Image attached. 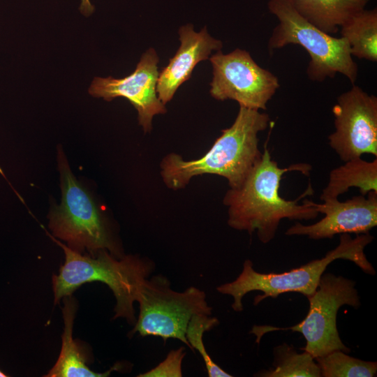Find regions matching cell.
Returning <instances> with one entry per match:
<instances>
[{
    "instance_id": "18",
    "label": "cell",
    "mask_w": 377,
    "mask_h": 377,
    "mask_svg": "<svg viewBox=\"0 0 377 377\" xmlns=\"http://www.w3.org/2000/svg\"><path fill=\"white\" fill-rule=\"evenodd\" d=\"M260 377H321L319 365L308 352L299 353L286 343L273 348V361L269 369L261 370Z\"/></svg>"
},
{
    "instance_id": "5",
    "label": "cell",
    "mask_w": 377,
    "mask_h": 377,
    "mask_svg": "<svg viewBox=\"0 0 377 377\" xmlns=\"http://www.w3.org/2000/svg\"><path fill=\"white\" fill-rule=\"evenodd\" d=\"M267 8L279 21L268 40L270 52L290 44L300 45L310 56L306 75L311 81L321 82L341 73L355 83L358 66L345 38L312 24L297 12L293 0H269Z\"/></svg>"
},
{
    "instance_id": "13",
    "label": "cell",
    "mask_w": 377,
    "mask_h": 377,
    "mask_svg": "<svg viewBox=\"0 0 377 377\" xmlns=\"http://www.w3.org/2000/svg\"><path fill=\"white\" fill-rule=\"evenodd\" d=\"M181 45L169 64L158 75L157 94L165 105L174 96L177 89L188 80L195 66L209 59L212 51H220L221 40L212 37L204 27L200 32L192 24L182 26L179 29Z\"/></svg>"
},
{
    "instance_id": "11",
    "label": "cell",
    "mask_w": 377,
    "mask_h": 377,
    "mask_svg": "<svg viewBox=\"0 0 377 377\" xmlns=\"http://www.w3.org/2000/svg\"><path fill=\"white\" fill-rule=\"evenodd\" d=\"M158 60L154 49L149 48L142 54L131 74L120 79L96 77L89 93L108 101L117 97L126 98L136 109L139 124L144 131L150 132L154 116L167 111L156 90Z\"/></svg>"
},
{
    "instance_id": "12",
    "label": "cell",
    "mask_w": 377,
    "mask_h": 377,
    "mask_svg": "<svg viewBox=\"0 0 377 377\" xmlns=\"http://www.w3.org/2000/svg\"><path fill=\"white\" fill-rule=\"evenodd\" d=\"M353 197L344 202L338 198L327 199L323 203L313 202L318 213L325 216L311 225L296 222L286 232V235H304L318 240L332 239L335 235L366 234L377 225V192Z\"/></svg>"
},
{
    "instance_id": "2",
    "label": "cell",
    "mask_w": 377,
    "mask_h": 377,
    "mask_svg": "<svg viewBox=\"0 0 377 377\" xmlns=\"http://www.w3.org/2000/svg\"><path fill=\"white\" fill-rule=\"evenodd\" d=\"M269 123L268 114L239 106L233 124L222 130L202 157L186 161L175 153L164 156L160 164L164 184L178 190L194 177L212 174L226 178L230 188H239L261 156L258 133Z\"/></svg>"
},
{
    "instance_id": "19",
    "label": "cell",
    "mask_w": 377,
    "mask_h": 377,
    "mask_svg": "<svg viewBox=\"0 0 377 377\" xmlns=\"http://www.w3.org/2000/svg\"><path fill=\"white\" fill-rule=\"evenodd\" d=\"M323 377H374L377 362L364 361L337 350L315 358Z\"/></svg>"
},
{
    "instance_id": "4",
    "label": "cell",
    "mask_w": 377,
    "mask_h": 377,
    "mask_svg": "<svg viewBox=\"0 0 377 377\" xmlns=\"http://www.w3.org/2000/svg\"><path fill=\"white\" fill-rule=\"evenodd\" d=\"M373 239L369 233L359 234L354 238L349 234H341L337 246L324 257L282 273L258 272L253 269L252 261L247 259L239 275L234 281L220 285L216 290L232 297L231 307L237 312L243 311L242 298L252 291L263 292V295L254 298V305L265 298H276L290 292L299 293L308 298L315 293L327 267L337 259L352 261L366 274L375 275L376 271L364 253L365 247Z\"/></svg>"
},
{
    "instance_id": "20",
    "label": "cell",
    "mask_w": 377,
    "mask_h": 377,
    "mask_svg": "<svg viewBox=\"0 0 377 377\" xmlns=\"http://www.w3.org/2000/svg\"><path fill=\"white\" fill-rule=\"evenodd\" d=\"M219 321L216 317L211 316L196 314L190 320L186 331V338L191 346V349L194 351L197 350L201 355L208 376L209 377H231L232 375L225 371L207 353L205 346L203 343L202 337L205 332L210 331L214 327L218 325Z\"/></svg>"
},
{
    "instance_id": "1",
    "label": "cell",
    "mask_w": 377,
    "mask_h": 377,
    "mask_svg": "<svg viewBox=\"0 0 377 377\" xmlns=\"http://www.w3.org/2000/svg\"><path fill=\"white\" fill-rule=\"evenodd\" d=\"M311 165L297 163L281 168L272 159L265 146L260 159L237 188H229L223 202L228 207V224L237 230L247 231L250 235L256 232L259 240L267 244L275 237L281 221L311 220L316 219L318 212L313 201L304 200L302 205L298 201L313 193L309 185L307 189L294 200L283 198L279 194L281 180L283 175L290 171H298L309 175Z\"/></svg>"
},
{
    "instance_id": "10",
    "label": "cell",
    "mask_w": 377,
    "mask_h": 377,
    "mask_svg": "<svg viewBox=\"0 0 377 377\" xmlns=\"http://www.w3.org/2000/svg\"><path fill=\"white\" fill-rule=\"evenodd\" d=\"M330 147L344 162L364 154L377 156V98L358 86L342 93L332 108Z\"/></svg>"
},
{
    "instance_id": "3",
    "label": "cell",
    "mask_w": 377,
    "mask_h": 377,
    "mask_svg": "<svg viewBox=\"0 0 377 377\" xmlns=\"http://www.w3.org/2000/svg\"><path fill=\"white\" fill-rule=\"evenodd\" d=\"M47 234L65 254L59 274L52 276L54 304L85 283L101 281L110 288L116 298L113 318H126L130 325H135L137 318L133 304L155 268L154 263L131 255L118 258L107 250H100L92 257L82 256Z\"/></svg>"
},
{
    "instance_id": "7",
    "label": "cell",
    "mask_w": 377,
    "mask_h": 377,
    "mask_svg": "<svg viewBox=\"0 0 377 377\" xmlns=\"http://www.w3.org/2000/svg\"><path fill=\"white\" fill-rule=\"evenodd\" d=\"M137 302L140 313L129 335L159 337L164 342L177 339L190 348L186 331L191 318L196 314L211 316L212 311L203 290L191 286L184 292L175 291L161 274L146 279Z\"/></svg>"
},
{
    "instance_id": "16",
    "label": "cell",
    "mask_w": 377,
    "mask_h": 377,
    "mask_svg": "<svg viewBox=\"0 0 377 377\" xmlns=\"http://www.w3.org/2000/svg\"><path fill=\"white\" fill-rule=\"evenodd\" d=\"M351 187L358 188L362 195L370 191L377 192L376 158L372 161L363 160L361 157L355 158L332 169L320 199L323 201L338 198Z\"/></svg>"
},
{
    "instance_id": "9",
    "label": "cell",
    "mask_w": 377,
    "mask_h": 377,
    "mask_svg": "<svg viewBox=\"0 0 377 377\" xmlns=\"http://www.w3.org/2000/svg\"><path fill=\"white\" fill-rule=\"evenodd\" d=\"M209 60L213 68L209 92L216 100H234L239 106L266 110L280 87L278 77L260 67L246 50L217 51Z\"/></svg>"
},
{
    "instance_id": "6",
    "label": "cell",
    "mask_w": 377,
    "mask_h": 377,
    "mask_svg": "<svg viewBox=\"0 0 377 377\" xmlns=\"http://www.w3.org/2000/svg\"><path fill=\"white\" fill-rule=\"evenodd\" d=\"M309 311L303 320L288 327L254 325L250 333L259 342L265 333L276 330H291L301 333L306 340L302 348L314 358L334 350L349 353L341 339L337 327V315L343 305L354 309L360 306V298L355 288V281L332 273H323L315 293L310 297Z\"/></svg>"
},
{
    "instance_id": "23",
    "label": "cell",
    "mask_w": 377,
    "mask_h": 377,
    "mask_svg": "<svg viewBox=\"0 0 377 377\" xmlns=\"http://www.w3.org/2000/svg\"><path fill=\"white\" fill-rule=\"evenodd\" d=\"M8 375H6L5 373H3V371H1L0 370V377H7Z\"/></svg>"
},
{
    "instance_id": "21",
    "label": "cell",
    "mask_w": 377,
    "mask_h": 377,
    "mask_svg": "<svg viewBox=\"0 0 377 377\" xmlns=\"http://www.w3.org/2000/svg\"><path fill=\"white\" fill-rule=\"evenodd\" d=\"M186 354L185 348L171 350L167 357L156 367L138 375L139 377H181L182 362Z\"/></svg>"
},
{
    "instance_id": "8",
    "label": "cell",
    "mask_w": 377,
    "mask_h": 377,
    "mask_svg": "<svg viewBox=\"0 0 377 377\" xmlns=\"http://www.w3.org/2000/svg\"><path fill=\"white\" fill-rule=\"evenodd\" d=\"M58 152L62 198L60 205L54 207L50 214V228L54 235L79 253L85 249L91 254L107 250L118 258L123 257L91 197L71 172L62 150Z\"/></svg>"
},
{
    "instance_id": "15",
    "label": "cell",
    "mask_w": 377,
    "mask_h": 377,
    "mask_svg": "<svg viewBox=\"0 0 377 377\" xmlns=\"http://www.w3.org/2000/svg\"><path fill=\"white\" fill-rule=\"evenodd\" d=\"M370 0H293L297 12L321 31L332 35Z\"/></svg>"
},
{
    "instance_id": "17",
    "label": "cell",
    "mask_w": 377,
    "mask_h": 377,
    "mask_svg": "<svg viewBox=\"0 0 377 377\" xmlns=\"http://www.w3.org/2000/svg\"><path fill=\"white\" fill-rule=\"evenodd\" d=\"M341 37L347 41L352 57L377 61V9H364L340 27Z\"/></svg>"
},
{
    "instance_id": "14",
    "label": "cell",
    "mask_w": 377,
    "mask_h": 377,
    "mask_svg": "<svg viewBox=\"0 0 377 377\" xmlns=\"http://www.w3.org/2000/svg\"><path fill=\"white\" fill-rule=\"evenodd\" d=\"M77 304L71 295L64 297L63 316L64 322L62 346L59 358L47 375V377H105L112 371L121 369L119 364H114L104 373L91 371L86 364V358L80 347L73 339V326Z\"/></svg>"
},
{
    "instance_id": "22",
    "label": "cell",
    "mask_w": 377,
    "mask_h": 377,
    "mask_svg": "<svg viewBox=\"0 0 377 377\" xmlns=\"http://www.w3.org/2000/svg\"><path fill=\"white\" fill-rule=\"evenodd\" d=\"M80 10L83 15L88 16L93 13L94 6L91 3L90 0H81Z\"/></svg>"
}]
</instances>
